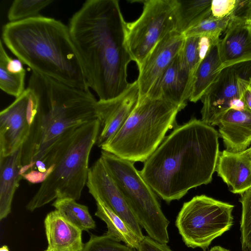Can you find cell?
<instances>
[{
  "instance_id": "6da1fadb",
  "label": "cell",
  "mask_w": 251,
  "mask_h": 251,
  "mask_svg": "<svg viewBox=\"0 0 251 251\" xmlns=\"http://www.w3.org/2000/svg\"><path fill=\"white\" fill-rule=\"evenodd\" d=\"M89 88L106 101L128 88L127 67L133 61L126 44L127 23L117 0H88L68 25Z\"/></svg>"
},
{
  "instance_id": "7a4b0ae2",
  "label": "cell",
  "mask_w": 251,
  "mask_h": 251,
  "mask_svg": "<svg viewBox=\"0 0 251 251\" xmlns=\"http://www.w3.org/2000/svg\"><path fill=\"white\" fill-rule=\"evenodd\" d=\"M219 133L193 118L177 126L145 162L139 173L167 202L211 182L219 156Z\"/></svg>"
},
{
  "instance_id": "3957f363",
  "label": "cell",
  "mask_w": 251,
  "mask_h": 251,
  "mask_svg": "<svg viewBox=\"0 0 251 251\" xmlns=\"http://www.w3.org/2000/svg\"><path fill=\"white\" fill-rule=\"evenodd\" d=\"M1 40L32 72L89 89L86 73L68 25L42 15L5 24Z\"/></svg>"
},
{
  "instance_id": "277c9868",
  "label": "cell",
  "mask_w": 251,
  "mask_h": 251,
  "mask_svg": "<svg viewBox=\"0 0 251 251\" xmlns=\"http://www.w3.org/2000/svg\"><path fill=\"white\" fill-rule=\"evenodd\" d=\"M37 96L39 112L22 146V164L26 169L41 159L69 130L98 119V101L90 89L73 87L32 72L28 87Z\"/></svg>"
},
{
  "instance_id": "5b68a950",
  "label": "cell",
  "mask_w": 251,
  "mask_h": 251,
  "mask_svg": "<svg viewBox=\"0 0 251 251\" xmlns=\"http://www.w3.org/2000/svg\"><path fill=\"white\" fill-rule=\"evenodd\" d=\"M100 123L95 119L71 129L54 143L55 162L50 176L26 205L33 212L59 198L78 200L88 180L89 159Z\"/></svg>"
},
{
  "instance_id": "8992f818",
  "label": "cell",
  "mask_w": 251,
  "mask_h": 251,
  "mask_svg": "<svg viewBox=\"0 0 251 251\" xmlns=\"http://www.w3.org/2000/svg\"><path fill=\"white\" fill-rule=\"evenodd\" d=\"M179 107L161 99L145 96L138 101L120 129L100 148L116 156L145 162L176 124Z\"/></svg>"
},
{
  "instance_id": "52a82bcc",
  "label": "cell",
  "mask_w": 251,
  "mask_h": 251,
  "mask_svg": "<svg viewBox=\"0 0 251 251\" xmlns=\"http://www.w3.org/2000/svg\"><path fill=\"white\" fill-rule=\"evenodd\" d=\"M100 158L140 226L150 237L167 244L170 222L163 214L155 193L135 168L134 162L102 150Z\"/></svg>"
},
{
  "instance_id": "ba28073f",
  "label": "cell",
  "mask_w": 251,
  "mask_h": 251,
  "mask_svg": "<svg viewBox=\"0 0 251 251\" xmlns=\"http://www.w3.org/2000/svg\"><path fill=\"white\" fill-rule=\"evenodd\" d=\"M234 207L204 195L184 202L176 226L185 245L205 251L215 239L231 227Z\"/></svg>"
},
{
  "instance_id": "9c48e42d",
  "label": "cell",
  "mask_w": 251,
  "mask_h": 251,
  "mask_svg": "<svg viewBox=\"0 0 251 251\" xmlns=\"http://www.w3.org/2000/svg\"><path fill=\"white\" fill-rule=\"evenodd\" d=\"M140 16L127 23L126 44L139 69L146 58L164 37L176 30L173 0L144 1Z\"/></svg>"
},
{
  "instance_id": "30bf717a",
  "label": "cell",
  "mask_w": 251,
  "mask_h": 251,
  "mask_svg": "<svg viewBox=\"0 0 251 251\" xmlns=\"http://www.w3.org/2000/svg\"><path fill=\"white\" fill-rule=\"evenodd\" d=\"M251 79V61L221 70L201 99L202 103L201 120L210 126H217L229 109L246 108L243 96Z\"/></svg>"
},
{
  "instance_id": "8fae6325",
  "label": "cell",
  "mask_w": 251,
  "mask_h": 251,
  "mask_svg": "<svg viewBox=\"0 0 251 251\" xmlns=\"http://www.w3.org/2000/svg\"><path fill=\"white\" fill-rule=\"evenodd\" d=\"M39 112V102L29 88L0 113V157L20 148L27 140Z\"/></svg>"
},
{
  "instance_id": "7c38bea8",
  "label": "cell",
  "mask_w": 251,
  "mask_h": 251,
  "mask_svg": "<svg viewBox=\"0 0 251 251\" xmlns=\"http://www.w3.org/2000/svg\"><path fill=\"white\" fill-rule=\"evenodd\" d=\"M89 193L120 217L142 240L141 226L100 157L89 169L86 183Z\"/></svg>"
},
{
  "instance_id": "4fadbf2b",
  "label": "cell",
  "mask_w": 251,
  "mask_h": 251,
  "mask_svg": "<svg viewBox=\"0 0 251 251\" xmlns=\"http://www.w3.org/2000/svg\"><path fill=\"white\" fill-rule=\"evenodd\" d=\"M185 37L176 30L169 33L153 48L138 69L139 98L145 97L173 59L180 51Z\"/></svg>"
},
{
  "instance_id": "5bb4252c",
  "label": "cell",
  "mask_w": 251,
  "mask_h": 251,
  "mask_svg": "<svg viewBox=\"0 0 251 251\" xmlns=\"http://www.w3.org/2000/svg\"><path fill=\"white\" fill-rule=\"evenodd\" d=\"M139 90L137 80L119 97L106 101H98L100 131L96 142L101 148L120 129L138 101Z\"/></svg>"
},
{
  "instance_id": "9a60e30c",
  "label": "cell",
  "mask_w": 251,
  "mask_h": 251,
  "mask_svg": "<svg viewBox=\"0 0 251 251\" xmlns=\"http://www.w3.org/2000/svg\"><path fill=\"white\" fill-rule=\"evenodd\" d=\"M193 78L182 60L180 51L146 96L164 100L182 109L190 98Z\"/></svg>"
},
{
  "instance_id": "2e32d148",
  "label": "cell",
  "mask_w": 251,
  "mask_h": 251,
  "mask_svg": "<svg viewBox=\"0 0 251 251\" xmlns=\"http://www.w3.org/2000/svg\"><path fill=\"white\" fill-rule=\"evenodd\" d=\"M221 70L228 66L251 61V26L242 16L231 18L224 37L219 42Z\"/></svg>"
},
{
  "instance_id": "e0dca14e",
  "label": "cell",
  "mask_w": 251,
  "mask_h": 251,
  "mask_svg": "<svg viewBox=\"0 0 251 251\" xmlns=\"http://www.w3.org/2000/svg\"><path fill=\"white\" fill-rule=\"evenodd\" d=\"M216 171L234 194L251 188V158L249 148L239 152L220 151Z\"/></svg>"
},
{
  "instance_id": "ac0fdd59",
  "label": "cell",
  "mask_w": 251,
  "mask_h": 251,
  "mask_svg": "<svg viewBox=\"0 0 251 251\" xmlns=\"http://www.w3.org/2000/svg\"><path fill=\"white\" fill-rule=\"evenodd\" d=\"M217 126L226 150L239 152L251 144V111L247 108H231L222 117Z\"/></svg>"
},
{
  "instance_id": "d6986e66",
  "label": "cell",
  "mask_w": 251,
  "mask_h": 251,
  "mask_svg": "<svg viewBox=\"0 0 251 251\" xmlns=\"http://www.w3.org/2000/svg\"><path fill=\"white\" fill-rule=\"evenodd\" d=\"M48 241V251H82L84 245L82 230L62 217L55 210L44 220Z\"/></svg>"
},
{
  "instance_id": "ffe728a7",
  "label": "cell",
  "mask_w": 251,
  "mask_h": 251,
  "mask_svg": "<svg viewBox=\"0 0 251 251\" xmlns=\"http://www.w3.org/2000/svg\"><path fill=\"white\" fill-rule=\"evenodd\" d=\"M22 146L5 156L0 157V220L11 212L14 194L23 179L21 174Z\"/></svg>"
},
{
  "instance_id": "44dd1931",
  "label": "cell",
  "mask_w": 251,
  "mask_h": 251,
  "mask_svg": "<svg viewBox=\"0 0 251 251\" xmlns=\"http://www.w3.org/2000/svg\"><path fill=\"white\" fill-rule=\"evenodd\" d=\"M212 44L199 64L193 76L189 100L196 102L200 100L217 78L221 71L219 53V42Z\"/></svg>"
},
{
  "instance_id": "7402d4cb",
  "label": "cell",
  "mask_w": 251,
  "mask_h": 251,
  "mask_svg": "<svg viewBox=\"0 0 251 251\" xmlns=\"http://www.w3.org/2000/svg\"><path fill=\"white\" fill-rule=\"evenodd\" d=\"M212 0H173L176 30L183 34L211 15Z\"/></svg>"
},
{
  "instance_id": "603a6c76",
  "label": "cell",
  "mask_w": 251,
  "mask_h": 251,
  "mask_svg": "<svg viewBox=\"0 0 251 251\" xmlns=\"http://www.w3.org/2000/svg\"><path fill=\"white\" fill-rule=\"evenodd\" d=\"M94 199L97 205L95 216L106 223L107 231L105 234L137 250L143 239L142 240L125 221L111 210L103 201L98 198Z\"/></svg>"
},
{
  "instance_id": "cb8c5ba5",
  "label": "cell",
  "mask_w": 251,
  "mask_h": 251,
  "mask_svg": "<svg viewBox=\"0 0 251 251\" xmlns=\"http://www.w3.org/2000/svg\"><path fill=\"white\" fill-rule=\"evenodd\" d=\"M66 220L82 231L94 229L95 222L89 213L87 206L77 203L69 198H59L52 204Z\"/></svg>"
},
{
  "instance_id": "d4e9b609",
  "label": "cell",
  "mask_w": 251,
  "mask_h": 251,
  "mask_svg": "<svg viewBox=\"0 0 251 251\" xmlns=\"http://www.w3.org/2000/svg\"><path fill=\"white\" fill-rule=\"evenodd\" d=\"M53 0H15L7 12L9 22H19L40 16V11Z\"/></svg>"
},
{
  "instance_id": "484cf974",
  "label": "cell",
  "mask_w": 251,
  "mask_h": 251,
  "mask_svg": "<svg viewBox=\"0 0 251 251\" xmlns=\"http://www.w3.org/2000/svg\"><path fill=\"white\" fill-rule=\"evenodd\" d=\"M232 17L218 19L211 15L187 30L183 35L185 37H205L215 41H219L220 36L226 31Z\"/></svg>"
},
{
  "instance_id": "4316f807",
  "label": "cell",
  "mask_w": 251,
  "mask_h": 251,
  "mask_svg": "<svg viewBox=\"0 0 251 251\" xmlns=\"http://www.w3.org/2000/svg\"><path fill=\"white\" fill-rule=\"evenodd\" d=\"M25 73L15 74L6 68L5 61L0 56V88L8 95L16 98L25 91Z\"/></svg>"
},
{
  "instance_id": "83f0119b",
  "label": "cell",
  "mask_w": 251,
  "mask_h": 251,
  "mask_svg": "<svg viewBox=\"0 0 251 251\" xmlns=\"http://www.w3.org/2000/svg\"><path fill=\"white\" fill-rule=\"evenodd\" d=\"M239 200L242 204L240 241L242 251H251V188L242 193Z\"/></svg>"
},
{
  "instance_id": "f1b7e54d",
  "label": "cell",
  "mask_w": 251,
  "mask_h": 251,
  "mask_svg": "<svg viewBox=\"0 0 251 251\" xmlns=\"http://www.w3.org/2000/svg\"><path fill=\"white\" fill-rule=\"evenodd\" d=\"M82 251H135V249L123 245L120 242L106 234L97 236L91 234Z\"/></svg>"
},
{
  "instance_id": "f546056e",
  "label": "cell",
  "mask_w": 251,
  "mask_h": 251,
  "mask_svg": "<svg viewBox=\"0 0 251 251\" xmlns=\"http://www.w3.org/2000/svg\"><path fill=\"white\" fill-rule=\"evenodd\" d=\"M245 0H212L211 15L216 18L232 17L238 14Z\"/></svg>"
},
{
  "instance_id": "4dcf8cb0",
  "label": "cell",
  "mask_w": 251,
  "mask_h": 251,
  "mask_svg": "<svg viewBox=\"0 0 251 251\" xmlns=\"http://www.w3.org/2000/svg\"><path fill=\"white\" fill-rule=\"evenodd\" d=\"M137 250V251H173L167 244L160 243L149 236H144Z\"/></svg>"
},
{
  "instance_id": "1f68e13d",
  "label": "cell",
  "mask_w": 251,
  "mask_h": 251,
  "mask_svg": "<svg viewBox=\"0 0 251 251\" xmlns=\"http://www.w3.org/2000/svg\"><path fill=\"white\" fill-rule=\"evenodd\" d=\"M239 15L243 16L247 23L251 26V0H245Z\"/></svg>"
},
{
  "instance_id": "d6a6232c",
  "label": "cell",
  "mask_w": 251,
  "mask_h": 251,
  "mask_svg": "<svg viewBox=\"0 0 251 251\" xmlns=\"http://www.w3.org/2000/svg\"><path fill=\"white\" fill-rule=\"evenodd\" d=\"M243 102L245 107L251 111V79L245 89L243 96Z\"/></svg>"
},
{
  "instance_id": "836d02e7",
  "label": "cell",
  "mask_w": 251,
  "mask_h": 251,
  "mask_svg": "<svg viewBox=\"0 0 251 251\" xmlns=\"http://www.w3.org/2000/svg\"><path fill=\"white\" fill-rule=\"evenodd\" d=\"M209 251H230L224 247L220 246H216L212 247Z\"/></svg>"
},
{
  "instance_id": "e575fe53",
  "label": "cell",
  "mask_w": 251,
  "mask_h": 251,
  "mask_svg": "<svg viewBox=\"0 0 251 251\" xmlns=\"http://www.w3.org/2000/svg\"><path fill=\"white\" fill-rule=\"evenodd\" d=\"M0 251H9V250L6 246H3L1 247Z\"/></svg>"
},
{
  "instance_id": "d590c367",
  "label": "cell",
  "mask_w": 251,
  "mask_h": 251,
  "mask_svg": "<svg viewBox=\"0 0 251 251\" xmlns=\"http://www.w3.org/2000/svg\"><path fill=\"white\" fill-rule=\"evenodd\" d=\"M249 151H250V154L251 158V146L249 148Z\"/></svg>"
},
{
  "instance_id": "8d00e7d4",
  "label": "cell",
  "mask_w": 251,
  "mask_h": 251,
  "mask_svg": "<svg viewBox=\"0 0 251 251\" xmlns=\"http://www.w3.org/2000/svg\"><path fill=\"white\" fill-rule=\"evenodd\" d=\"M47 251V250H45V251Z\"/></svg>"
}]
</instances>
